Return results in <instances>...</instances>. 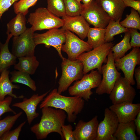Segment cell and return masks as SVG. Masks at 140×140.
I'll return each mask as SVG.
<instances>
[{"instance_id": "obj_1", "label": "cell", "mask_w": 140, "mask_h": 140, "mask_svg": "<svg viewBox=\"0 0 140 140\" xmlns=\"http://www.w3.org/2000/svg\"><path fill=\"white\" fill-rule=\"evenodd\" d=\"M45 107L42 109V115L40 122L30 128L38 140L46 138L50 134L56 132L64 140L61 128L67 117L66 112L59 109Z\"/></svg>"}, {"instance_id": "obj_2", "label": "cell", "mask_w": 140, "mask_h": 140, "mask_svg": "<svg viewBox=\"0 0 140 140\" xmlns=\"http://www.w3.org/2000/svg\"><path fill=\"white\" fill-rule=\"evenodd\" d=\"M85 104V100L76 96L69 97L59 93L57 89H54L44 98L39 106L40 109L45 107L62 109L67 113L68 121L75 122L77 115L81 113Z\"/></svg>"}, {"instance_id": "obj_3", "label": "cell", "mask_w": 140, "mask_h": 140, "mask_svg": "<svg viewBox=\"0 0 140 140\" xmlns=\"http://www.w3.org/2000/svg\"><path fill=\"white\" fill-rule=\"evenodd\" d=\"M114 45L111 42H106L103 45L87 52H83L79 55L76 59L79 60L83 64L84 74L96 68L101 73L102 64Z\"/></svg>"}, {"instance_id": "obj_4", "label": "cell", "mask_w": 140, "mask_h": 140, "mask_svg": "<svg viewBox=\"0 0 140 140\" xmlns=\"http://www.w3.org/2000/svg\"><path fill=\"white\" fill-rule=\"evenodd\" d=\"M61 66L62 74L57 89L60 94L67 90L72 82L80 80L84 75L83 65L79 60H71L64 57Z\"/></svg>"}, {"instance_id": "obj_5", "label": "cell", "mask_w": 140, "mask_h": 140, "mask_svg": "<svg viewBox=\"0 0 140 140\" xmlns=\"http://www.w3.org/2000/svg\"><path fill=\"white\" fill-rule=\"evenodd\" d=\"M91 71L90 73L84 74L81 79L76 81L69 87L70 95L79 96L87 101L90 99L93 94L91 89L97 87L102 80L101 74L98 70Z\"/></svg>"}, {"instance_id": "obj_6", "label": "cell", "mask_w": 140, "mask_h": 140, "mask_svg": "<svg viewBox=\"0 0 140 140\" xmlns=\"http://www.w3.org/2000/svg\"><path fill=\"white\" fill-rule=\"evenodd\" d=\"M28 22L32 25L33 31L50 30L59 28L63 26L64 22L52 14L46 8H38L34 12L30 13L28 19Z\"/></svg>"}, {"instance_id": "obj_7", "label": "cell", "mask_w": 140, "mask_h": 140, "mask_svg": "<svg viewBox=\"0 0 140 140\" xmlns=\"http://www.w3.org/2000/svg\"><path fill=\"white\" fill-rule=\"evenodd\" d=\"M106 64L102 66L101 73L103 75L101 82L96 89L99 95L104 94H109L117 80L121 76L115 66V60L111 50L107 55Z\"/></svg>"}, {"instance_id": "obj_8", "label": "cell", "mask_w": 140, "mask_h": 140, "mask_svg": "<svg viewBox=\"0 0 140 140\" xmlns=\"http://www.w3.org/2000/svg\"><path fill=\"white\" fill-rule=\"evenodd\" d=\"M34 32L31 27L19 36L13 37L11 53L17 58L34 55L36 46L33 38Z\"/></svg>"}, {"instance_id": "obj_9", "label": "cell", "mask_w": 140, "mask_h": 140, "mask_svg": "<svg viewBox=\"0 0 140 140\" xmlns=\"http://www.w3.org/2000/svg\"><path fill=\"white\" fill-rule=\"evenodd\" d=\"M33 38L36 46L43 44L48 48L53 47L57 50L62 60L64 58L61 50L62 46L66 41V30L64 29H53L43 33H34Z\"/></svg>"}, {"instance_id": "obj_10", "label": "cell", "mask_w": 140, "mask_h": 140, "mask_svg": "<svg viewBox=\"0 0 140 140\" xmlns=\"http://www.w3.org/2000/svg\"><path fill=\"white\" fill-rule=\"evenodd\" d=\"M81 15L89 24L96 28H106L111 20L107 12L95 0L88 4H83Z\"/></svg>"}, {"instance_id": "obj_11", "label": "cell", "mask_w": 140, "mask_h": 140, "mask_svg": "<svg viewBox=\"0 0 140 140\" xmlns=\"http://www.w3.org/2000/svg\"><path fill=\"white\" fill-rule=\"evenodd\" d=\"M115 66L117 69L121 70L125 78L131 85L135 84L134 79V71L136 66L140 64V49L133 47L127 55L115 60Z\"/></svg>"}, {"instance_id": "obj_12", "label": "cell", "mask_w": 140, "mask_h": 140, "mask_svg": "<svg viewBox=\"0 0 140 140\" xmlns=\"http://www.w3.org/2000/svg\"><path fill=\"white\" fill-rule=\"evenodd\" d=\"M136 94L135 89L129 82L125 78L121 76L115 82L109 98L113 104L132 103Z\"/></svg>"}, {"instance_id": "obj_13", "label": "cell", "mask_w": 140, "mask_h": 140, "mask_svg": "<svg viewBox=\"0 0 140 140\" xmlns=\"http://www.w3.org/2000/svg\"><path fill=\"white\" fill-rule=\"evenodd\" d=\"M66 41L62 46L61 50L67 53L69 60H75L82 53L93 49L87 41L79 38L71 31L66 30Z\"/></svg>"}, {"instance_id": "obj_14", "label": "cell", "mask_w": 140, "mask_h": 140, "mask_svg": "<svg viewBox=\"0 0 140 140\" xmlns=\"http://www.w3.org/2000/svg\"><path fill=\"white\" fill-rule=\"evenodd\" d=\"M119 123L115 114L109 108H106L104 119L98 124L95 140H116L113 135Z\"/></svg>"}, {"instance_id": "obj_15", "label": "cell", "mask_w": 140, "mask_h": 140, "mask_svg": "<svg viewBox=\"0 0 140 140\" xmlns=\"http://www.w3.org/2000/svg\"><path fill=\"white\" fill-rule=\"evenodd\" d=\"M109 109L116 115L119 123L134 121L140 111V104L123 102L113 104Z\"/></svg>"}, {"instance_id": "obj_16", "label": "cell", "mask_w": 140, "mask_h": 140, "mask_svg": "<svg viewBox=\"0 0 140 140\" xmlns=\"http://www.w3.org/2000/svg\"><path fill=\"white\" fill-rule=\"evenodd\" d=\"M98 124L97 116L87 122L80 120L73 131L75 140H95Z\"/></svg>"}, {"instance_id": "obj_17", "label": "cell", "mask_w": 140, "mask_h": 140, "mask_svg": "<svg viewBox=\"0 0 140 140\" xmlns=\"http://www.w3.org/2000/svg\"><path fill=\"white\" fill-rule=\"evenodd\" d=\"M64 22L62 28L75 33L83 40L87 37L89 24L81 15L71 16L66 15L62 17Z\"/></svg>"}, {"instance_id": "obj_18", "label": "cell", "mask_w": 140, "mask_h": 140, "mask_svg": "<svg viewBox=\"0 0 140 140\" xmlns=\"http://www.w3.org/2000/svg\"><path fill=\"white\" fill-rule=\"evenodd\" d=\"M49 91L40 95L34 94L29 99L24 98L22 102L15 103L12 107H17L22 110L25 113L28 122L30 125L33 120L38 117L39 114L36 111L37 107L42 101Z\"/></svg>"}, {"instance_id": "obj_19", "label": "cell", "mask_w": 140, "mask_h": 140, "mask_svg": "<svg viewBox=\"0 0 140 140\" xmlns=\"http://www.w3.org/2000/svg\"><path fill=\"white\" fill-rule=\"evenodd\" d=\"M107 12L111 20H121L126 7L122 0H95Z\"/></svg>"}, {"instance_id": "obj_20", "label": "cell", "mask_w": 140, "mask_h": 140, "mask_svg": "<svg viewBox=\"0 0 140 140\" xmlns=\"http://www.w3.org/2000/svg\"><path fill=\"white\" fill-rule=\"evenodd\" d=\"M9 73L10 71L8 69L4 70L1 73L0 76V100H4L5 96L7 95L15 98L22 99L24 97L23 95L17 96L13 93V89H19L20 87L12 83L9 78Z\"/></svg>"}, {"instance_id": "obj_21", "label": "cell", "mask_w": 140, "mask_h": 140, "mask_svg": "<svg viewBox=\"0 0 140 140\" xmlns=\"http://www.w3.org/2000/svg\"><path fill=\"white\" fill-rule=\"evenodd\" d=\"M5 43L2 44L0 41V73L3 71L9 68L16 62V57L9 50L8 44L12 36L8 34Z\"/></svg>"}, {"instance_id": "obj_22", "label": "cell", "mask_w": 140, "mask_h": 140, "mask_svg": "<svg viewBox=\"0 0 140 140\" xmlns=\"http://www.w3.org/2000/svg\"><path fill=\"white\" fill-rule=\"evenodd\" d=\"M136 127L134 121L127 123H119L113 135L116 140H138L136 134Z\"/></svg>"}, {"instance_id": "obj_23", "label": "cell", "mask_w": 140, "mask_h": 140, "mask_svg": "<svg viewBox=\"0 0 140 140\" xmlns=\"http://www.w3.org/2000/svg\"><path fill=\"white\" fill-rule=\"evenodd\" d=\"M26 19L25 16L19 13L7 24V35L10 34L12 36H19L26 30Z\"/></svg>"}, {"instance_id": "obj_24", "label": "cell", "mask_w": 140, "mask_h": 140, "mask_svg": "<svg viewBox=\"0 0 140 140\" xmlns=\"http://www.w3.org/2000/svg\"><path fill=\"white\" fill-rule=\"evenodd\" d=\"M18 59V62L14 65L15 69L27 73L30 75L34 74L39 64L36 56L24 57Z\"/></svg>"}, {"instance_id": "obj_25", "label": "cell", "mask_w": 140, "mask_h": 140, "mask_svg": "<svg viewBox=\"0 0 140 140\" xmlns=\"http://www.w3.org/2000/svg\"><path fill=\"white\" fill-rule=\"evenodd\" d=\"M106 30V28L90 27L87 35V42L93 49L106 43L104 39Z\"/></svg>"}, {"instance_id": "obj_26", "label": "cell", "mask_w": 140, "mask_h": 140, "mask_svg": "<svg viewBox=\"0 0 140 140\" xmlns=\"http://www.w3.org/2000/svg\"><path fill=\"white\" fill-rule=\"evenodd\" d=\"M130 39L129 31L125 33L124 38L120 42L111 47V50L114 60L122 58L128 50L131 48L130 44Z\"/></svg>"}, {"instance_id": "obj_27", "label": "cell", "mask_w": 140, "mask_h": 140, "mask_svg": "<svg viewBox=\"0 0 140 140\" xmlns=\"http://www.w3.org/2000/svg\"><path fill=\"white\" fill-rule=\"evenodd\" d=\"M120 20H110L106 28L104 38L105 42H111L114 39V37L115 35L129 31L128 29L121 25L120 23Z\"/></svg>"}, {"instance_id": "obj_28", "label": "cell", "mask_w": 140, "mask_h": 140, "mask_svg": "<svg viewBox=\"0 0 140 140\" xmlns=\"http://www.w3.org/2000/svg\"><path fill=\"white\" fill-rule=\"evenodd\" d=\"M11 77L10 80L12 82L17 83L25 85L34 91L37 89L35 81L28 73L19 71L14 70L10 73Z\"/></svg>"}, {"instance_id": "obj_29", "label": "cell", "mask_w": 140, "mask_h": 140, "mask_svg": "<svg viewBox=\"0 0 140 140\" xmlns=\"http://www.w3.org/2000/svg\"><path fill=\"white\" fill-rule=\"evenodd\" d=\"M121 25L129 29L132 28L140 30V17L139 13L136 10L132 8L129 15H127L126 18L120 22Z\"/></svg>"}, {"instance_id": "obj_30", "label": "cell", "mask_w": 140, "mask_h": 140, "mask_svg": "<svg viewBox=\"0 0 140 140\" xmlns=\"http://www.w3.org/2000/svg\"><path fill=\"white\" fill-rule=\"evenodd\" d=\"M47 9L50 12L58 17H63L66 15L63 0H47Z\"/></svg>"}, {"instance_id": "obj_31", "label": "cell", "mask_w": 140, "mask_h": 140, "mask_svg": "<svg viewBox=\"0 0 140 140\" xmlns=\"http://www.w3.org/2000/svg\"><path fill=\"white\" fill-rule=\"evenodd\" d=\"M66 15L74 16L81 15L83 8V4L76 0H63Z\"/></svg>"}, {"instance_id": "obj_32", "label": "cell", "mask_w": 140, "mask_h": 140, "mask_svg": "<svg viewBox=\"0 0 140 140\" xmlns=\"http://www.w3.org/2000/svg\"><path fill=\"white\" fill-rule=\"evenodd\" d=\"M20 111L13 116H8L2 120H0V137L10 131L16 121L22 114Z\"/></svg>"}, {"instance_id": "obj_33", "label": "cell", "mask_w": 140, "mask_h": 140, "mask_svg": "<svg viewBox=\"0 0 140 140\" xmlns=\"http://www.w3.org/2000/svg\"><path fill=\"white\" fill-rule=\"evenodd\" d=\"M38 0H19L15 2L13 7L15 13L17 14L19 13L25 16L29 12V9L34 6Z\"/></svg>"}, {"instance_id": "obj_34", "label": "cell", "mask_w": 140, "mask_h": 140, "mask_svg": "<svg viewBox=\"0 0 140 140\" xmlns=\"http://www.w3.org/2000/svg\"><path fill=\"white\" fill-rule=\"evenodd\" d=\"M25 123L26 121L22 122L14 130L4 134L1 137L0 140H18L22 128Z\"/></svg>"}, {"instance_id": "obj_35", "label": "cell", "mask_w": 140, "mask_h": 140, "mask_svg": "<svg viewBox=\"0 0 140 140\" xmlns=\"http://www.w3.org/2000/svg\"><path fill=\"white\" fill-rule=\"evenodd\" d=\"M12 99V97L9 96L2 100H0V119L1 116L5 113L11 112L14 114L16 112L10 107Z\"/></svg>"}, {"instance_id": "obj_36", "label": "cell", "mask_w": 140, "mask_h": 140, "mask_svg": "<svg viewBox=\"0 0 140 140\" xmlns=\"http://www.w3.org/2000/svg\"><path fill=\"white\" fill-rule=\"evenodd\" d=\"M130 33L131 40L130 44L132 47H140V33L137 29L130 28L128 29Z\"/></svg>"}, {"instance_id": "obj_37", "label": "cell", "mask_w": 140, "mask_h": 140, "mask_svg": "<svg viewBox=\"0 0 140 140\" xmlns=\"http://www.w3.org/2000/svg\"><path fill=\"white\" fill-rule=\"evenodd\" d=\"M73 128L70 124L63 125L61 128L64 140H75L73 130Z\"/></svg>"}, {"instance_id": "obj_38", "label": "cell", "mask_w": 140, "mask_h": 140, "mask_svg": "<svg viewBox=\"0 0 140 140\" xmlns=\"http://www.w3.org/2000/svg\"><path fill=\"white\" fill-rule=\"evenodd\" d=\"M18 0H0V19L3 14L8 11L10 6Z\"/></svg>"}, {"instance_id": "obj_39", "label": "cell", "mask_w": 140, "mask_h": 140, "mask_svg": "<svg viewBox=\"0 0 140 140\" xmlns=\"http://www.w3.org/2000/svg\"><path fill=\"white\" fill-rule=\"evenodd\" d=\"M126 7H130L140 13V0H122Z\"/></svg>"}, {"instance_id": "obj_40", "label": "cell", "mask_w": 140, "mask_h": 140, "mask_svg": "<svg viewBox=\"0 0 140 140\" xmlns=\"http://www.w3.org/2000/svg\"><path fill=\"white\" fill-rule=\"evenodd\" d=\"M136 82V87L140 89V66L135 69L134 73Z\"/></svg>"}, {"instance_id": "obj_41", "label": "cell", "mask_w": 140, "mask_h": 140, "mask_svg": "<svg viewBox=\"0 0 140 140\" xmlns=\"http://www.w3.org/2000/svg\"><path fill=\"white\" fill-rule=\"evenodd\" d=\"M136 127V130L137 134L140 135V111L137 114L134 120Z\"/></svg>"}, {"instance_id": "obj_42", "label": "cell", "mask_w": 140, "mask_h": 140, "mask_svg": "<svg viewBox=\"0 0 140 140\" xmlns=\"http://www.w3.org/2000/svg\"><path fill=\"white\" fill-rule=\"evenodd\" d=\"M93 0H82V1L83 3V4L85 5H87L90 4Z\"/></svg>"}, {"instance_id": "obj_43", "label": "cell", "mask_w": 140, "mask_h": 140, "mask_svg": "<svg viewBox=\"0 0 140 140\" xmlns=\"http://www.w3.org/2000/svg\"><path fill=\"white\" fill-rule=\"evenodd\" d=\"M78 2L80 3H81V2L82 1V0H76Z\"/></svg>"}, {"instance_id": "obj_44", "label": "cell", "mask_w": 140, "mask_h": 140, "mask_svg": "<svg viewBox=\"0 0 140 140\" xmlns=\"http://www.w3.org/2000/svg\"></svg>"}]
</instances>
